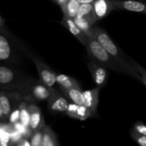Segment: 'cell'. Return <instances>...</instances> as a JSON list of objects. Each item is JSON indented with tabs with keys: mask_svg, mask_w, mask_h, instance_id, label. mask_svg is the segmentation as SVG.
I'll use <instances>...</instances> for the list:
<instances>
[{
	"mask_svg": "<svg viewBox=\"0 0 146 146\" xmlns=\"http://www.w3.org/2000/svg\"><path fill=\"white\" fill-rule=\"evenodd\" d=\"M96 41L101 45V46L111 55L120 66L123 70L124 74L135 78L141 81L144 86L146 84V80H144L131 66L129 62V58L127 54H125L115 43L113 42L108 33L98 26H95V34L94 36Z\"/></svg>",
	"mask_w": 146,
	"mask_h": 146,
	"instance_id": "1",
	"label": "cell"
},
{
	"mask_svg": "<svg viewBox=\"0 0 146 146\" xmlns=\"http://www.w3.org/2000/svg\"><path fill=\"white\" fill-rule=\"evenodd\" d=\"M23 100L29 103L47 101L56 92L53 87H48L40 80L25 76L17 88Z\"/></svg>",
	"mask_w": 146,
	"mask_h": 146,
	"instance_id": "2",
	"label": "cell"
},
{
	"mask_svg": "<svg viewBox=\"0 0 146 146\" xmlns=\"http://www.w3.org/2000/svg\"><path fill=\"white\" fill-rule=\"evenodd\" d=\"M85 47L86 48L87 54L91 59L94 60L106 68H110L115 72L124 74L123 70L119 64L108 54L94 37L88 38Z\"/></svg>",
	"mask_w": 146,
	"mask_h": 146,
	"instance_id": "3",
	"label": "cell"
},
{
	"mask_svg": "<svg viewBox=\"0 0 146 146\" xmlns=\"http://www.w3.org/2000/svg\"><path fill=\"white\" fill-rule=\"evenodd\" d=\"M18 41L9 31L0 30V63L18 65L20 62Z\"/></svg>",
	"mask_w": 146,
	"mask_h": 146,
	"instance_id": "4",
	"label": "cell"
},
{
	"mask_svg": "<svg viewBox=\"0 0 146 146\" xmlns=\"http://www.w3.org/2000/svg\"><path fill=\"white\" fill-rule=\"evenodd\" d=\"M17 47H18L19 50L20 51L26 54L34 63L36 68L37 71H38L40 81H42L47 86H54L56 83V74L51 69V67L48 66L44 61H42L39 57L37 56L35 54H34L24 44H21L19 40L18 41Z\"/></svg>",
	"mask_w": 146,
	"mask_h": 146,
	"instance_id": "5",
	"label": "cell"
},
{
	"mask_svg": "<svg viewBox=\"0 0 146 146\" xmlns=\"http://www.w3.org/2000/svg\"><path fill=\"white\" fill-rule=\"evenodd\" d=\"M25 75L11 66L0 63V89L6 91L17 90Z\"/></svg>",
	"mask_w": 146,
	"mask_h": 146,
	"instance_id": "6",
	"label": "cell"
},
{
	"mask_svg": "<svg viewBox=\"0 0 146 146\" xmlns=\"http://www.w3.org/2000/svg\"><path fill=\"white\" fill-rule=\"evenodd\" d=\"M22 99L21 94L18 90L6 91L0 89V106L7 121L11 110L16 105L19 104Z\"/></svg>",
	"mask_w": 146,
	"mask_h": 146,
	"instance_id": "7",
	"label": "cell"
},
{
	"mask_svg": "<svg viewBox=\"0 0 146 146\" xmlns=\"http://www.w3.org/2000/svg\"><path fill=\"white\" fill-rule=\"evenodd\" d=\"M87 66L96 87L101 89L105 86L108 78L107 68L91 58L87 61Z\"/></svg>",
	"mask_w": 146,
	"mask_h": 146,
	"instance_id": "8",
	"label": "cell"
},
{
	"mask_svg": "<svg viewBox=\"0 0 146 146\" xmlns=\"http://www.w3.org/2000/svg\"><path fill=\"white\" fill-rule=\"evenodd\" d=\"M113 10H126L133 12L146 13L145 3L139 0H111Z\"/></svg>",
	"mask_w": 146,
	"mask_h": 146,
	"instance_id": "9",
	"label": "cell"
},
{
	"mask_svg": "<svg viewBox=\"0 0 146 146\" xmlns=\"http://www.w3.org/2000/svg\"><path fill=\"white\" fill-rule=\"evenodd\" d=\"M68 104V101L65 96L58 91L47 100L48 110L53 113H66Z\"/></svg>",
	"mask_w": 146,
	"mask_h": 146,
	"instance_id": "10",
	"label": "cell"
},
{
	"mask_svg": "<svg viewBox=\"0 0 146 146\" xmlns=\"http://www.w3.org/2000/svg\"><path fill=\"white\" fill-rule=\"evenodd\" d=\"M29 128L32 132L38 130L42 129L45 125V121L43 117L41 109L36 105L34 103L29 104Z\"/></svg>",
	"mask_w": 146,
	"mask_h": 146,
	"instance_id": "11",
	"label": "cell"
},
{
	"mask_svg": "<svg viewBox=\"0 0 146 146\" xmlns=\"http://www.w3.org/2000/svg\"><path fill=\"white\" fill-rule=\"evenodd\" d=\"M61 24L65 28H66L80 41V43L84 46H85L87 41H88V37L84 32H82L81 29L77 27V25L74 23V19L72 18L64 16L62 20L61 21Z\"/></svg>",
	"mask_w": 146,
	"mask_h": 146,
	"instance_id": "12",
	"label": "cell"
},
{
	"mask_svg": "<svg viewBox=\"0 0 146 146\" xmlns=\"http://www.w3.org/2000/svg\"><path fill=\"white\" fill-rule=\"evenodd\" d=\"M99 92L100 88L98 87L91 90L83 91L84 106H85L87 108H88L94 115L96 113L97 111Z\"/></svg>",
	"mask_w": 146,
	"mask_h": 146,
	"instance_id": "13",
	"label": "cell"
},
{
	"mask_svg": "<svg viewBox=\"0 0 146 146\" xmlns=\"http://www.w3.org/2000/svg\"><path fill=\"white\" fill-rule=\"evenodd\" d=\"M92 6L94 14L97 21L105 18L113 11L111 0H94Z\"/></svg>",
	"mask_w": 146,
	"mask_h": 146,
	"instance_id": "14",
	"label": "cell"
},
{
	"mask_svg": "<svg viewBox=\"0 0 146 146\" xmlns=\"http://www.w3.org/2000/svg\"><path fill=\"white\" fill-rule=\"evenodd\" d=\"M59 143L57 140L55 133L51 127L48 125H44L42 128V141L41 146H58Z\"/></svg>",
	"mask_w": 146,
	"mask_h": 146,
	"instance_id": "15",
	"label": "cell"
},
{
	"mask_svg": "<svg viewBox=\"0 0 146 146\" xmlns=\"http://www.w3.org/2000/svg\"><path fill=\"white\" fill-rule=\"evenodd\" d=\"M63 94L68 100L78 105H84V95L81 88H72L69 89L61 88Z\"/></svg>",
	"mask_w": 146,
	"mask_h": 146,
	"instance_id": "16",
	"label": "cell"
},
{
	"mask_svg": "<svg viewBox=\"0 0 146 146\" xmlns=\"http://www.w3.org/2000/svg\"><path fill=\"white\" fill-rule=\"evenodd\" d=\"M79 18H84L88 20L91 24H95L97 20L93 11L92 4H81L75 16Z\"/></svg>",
	"mask_w": 146,
	"mask_h": 146,
	"instance_id": "17",
	"label": "cell"
},
{
	"mask_svg": "<svg viewBox=\"0 0 146 146\" xmlns=\"http://www.w3.org/2000/svg\"><path fill=\"white\" fill-rule=\"evenodd\" d=\"M73 19H74V23L76 24L77 27L88 38L94 37V34H95V25L94 24H91L88 20L84 18H79V17H74Z\"/></svg>",
	"mask_w": 146,
	"mask_h": 146,
	"instance_id": "18",
	"label": "cell"
},
{
	"mask_svg": "<svg viewBox=\"0 0 146 146\" xmlns=\"http://www.w3.org/2000/svg\"><path fill=\"white\" fill-rule=\"evenodd\" d=\"M56 82L59 85L60 88L69 89L72 88H80L79 84L75 78L64 74H56Z\"/></svg>",
	"mask_w": 146,
	"mask_h": 146,
	"instance_id": "19",
	"label": "cell"
},
{
	"mask_svg": "<svg viewBox=\"0 0 146 146\" xmlns=\"http://www.w3.org/2000/svg\"><path fill=\"white\" fill-rule=\"evenodd\" d=\"M80 4H81L78 2V0H68L64 7L61 8L64 16L74 18L76 15Z\"/></svg>",
	"mask_w": 146,
	"mask_h": 146,
	"instance_id": "20",
	"label": "cell"
},
{
	"mask_svg": "<svg viewBox=\"0 0 146 146\" xmlns=\"http://www.w3.org/2000/svg\"><path fill=\"white\" fill-rule=\"evenodd\" d=\"M29 102L24 101L22 99V101L20 102L19 104V109H20V114H19V121L24 125L25 126L29 127V118H30V113L29 110Z\"/></svg>",
	"mask_w": 146,
	"mask_h": 146,
	"instance_id": "21",
	"label": "cell"
},
{
	"mask_svg": "<svg viewBox=\"0 0 146 146\" xmlns=\"http://www.w3.org/2000/svg\"><path fill=\"white\" fill-rule=\"evenodd\" d=\"M93 114L88 108H87L84 105H78L76 110V119L81 120L84 121L87 118L93 116Z\"/></svg>",
	"mask_w": 146,
	"mask_h": 146,
	"instance_id": "22",
	"label": "cell"
},
{
	"mask_svg": "<svg viewBox=\"0 0 146 146\" xmlns=\"http://www.w3.org/2000/svg\"><path fill=\"white\" fill-rule=\"evenodd\" d=\"M13 125H14V128L21 133V136H22L23 138H27L29 139L30 136H31V133H32V131H31L29 127L25 126V125H23L20 121L15 123L13 124Z\"/></svg>",
	"mask_w": 146,
	"mask_h": 146,
	"instance_id": "23",
	"label": "cell"
},
{
	"mask_svg": "<svg viewBox=\"0 0 146 146\" xmlns=\"http://www.w3.org/2000/svg\"><path fill=\"white\" fill-rule=\"evenodd\" d=\"M31 146H41L42 141V129L32 132L29 138Z\"/></svg>",
	"mask_w": 146,
	"mask_h": 146,
	"instance_id": "24",
	"label": "cell"
},
{
	"mask_svg": "<svg viewBox=\"0 0 146 146\" xmlns=\"http://www.w3.org/2000/svg\"><path fill=\"white\" fill-rule=\"evenodd\" d=\"M130 135L131 138L141 146H146V135H142V134L138 133V132L135 131L133 128L130 131Z\"/></svg>",
	"mask_w": 146,
	"mask_h": 146,
	"instance_id": "25",
	"label": "cell"
},
{
	"mask_svg": "<svg viewBox=\"0 0 146 146\" xmlns=\"http://www.w3.org/2000/svg\"><path fill=\"white\" fill-rule=\"evenodd\" d=\"M22 101V100H21ZM19 104H17L13 108V109L11 110V112L10 113L9 116L8 122H9L10 123L14 124L15 123L19 121V114H20V109H19Z\"/></svg>",
	"mask_w": 146,
	"mask_h": 146,
	"instance_id": "26",
	"label": "cell"
},
{
	"mask_svg": "<svg viewBox=\"0 0 146 146\" xmlns=\"http://www.w3.org/2000/svg\"><path fill=\"white\" fill-rule=\"evenodd\" d=\"M129 62L131 63V66L133 68V69L143 78L144 80H146V71L144 69V68L143 66H141L139 64L136 62L135 60H133V58H131V57L129 58Z\"/></svg>",
	"mask_w": 146,
	"mask_h": 146,
	"instance_id": "27",
	"label": "cell"
},
{
	"mask_svg": "<svg viewBox=\"0 0 146 146\" xmlns=\"http://www.w3.org/2000/svg\"><path fill=\"white\" fill-rule=\"evenodd\" d=\"M9 134L10 135V144H11V145H15V144L22 138L21 133L18 131H17L14 128V127Z\"/></svg>",
	"mask_w": 146,
	"mask_h": 146,
	"instance_id": "28",
	"label": "cell"
},
{
	"mask_svg": "<svg viewBox=\"0 0 146 146\" xmlns=\"http://www.w3.org/2000/svg\"><path fill=\"white\" fill-rule=\"evenodd\" d=\"M0 145L8 146L11 145L10 144V135L8 133L1 131L0 134Z\"/></svg>",
	"mask_w": 146,
	"mask_h": 146,
	"instance_id": "29",
	"label": "cell"
},
{
	"mask_svg": "<svg viewBox=\"0 0 146 146\" xmlns=\"http://www.w3.org/2000/svg\"><path fill=\"white\" fill-rule=\"evenodd\" d=\"M133 128L136 132H138V133L146 135V127L143 122L135 123Z\"/></svg>",
	"mask_w": 146,
	"mask_h": 146,
	"instance_id": "30",
	"label": "cell"
},
{
	"mask_svg": "<svg viewBox=\"0 0 146 146\" xmlns=\"http://www.w3.org/2000/svg\"><path fill=\"white\" fill-rule=\"evenodd\" d=\"M17 146H31V143L29 138H21L17 143L15 144Z\"/></svg>",
	"mask_w": 146,
	"mask_h": 146,
	"instance_id": "31",
	"label": "cell"
},
{
	"mask_svg": "<svg viewBox=\"0 0 146 146\" xmlns=\"http://www.w3.org/2000/svg\"><path fill=\"white\" fill-rule=\"evenodd\" d=\"M0 30L6 31V32H8V31H9L8 30V29H7V27H6L5 21H4V19L1 17V16H0Z\"/></svg>",
	"mask_w": 146,
	"mask_h": 146,
	"instance_id": "32",
	"label": "cell"
},
{
	"mask_svg": "<svg viewBox=\"0 0 146 146\" xmlns=\"http://www.w3.org/2000/svg\"><path fill=\"white\" fill-rule=\"evenodd\" d=\"M53 1H55V2L59 6L60 8H61V7H64V5L66 4V2L68 0H53Z\"/></svg>",
	"mask_w": 146,
	"mask_h": 146,
	"instance_id": "33",
	"label": "cell"
},
{
	"mask_svg": "<svg viewBox=\"0 0 146 146\" xmlns=\"http://www.w3.org/2000/svg\"><path fill=\"white\" fill-rule=\"evenodd\" d=\"M0 121H1V122H5V121H7V120H6L5 117H4V114H3L1 106H0Z\"/></svg>",
	"mask_w": 146,
	"mask_h": 146,
	"instance_id": "34",
	"label": "cell"
},
{
	"mask_svg": "<svg viewBox=\"0 0 146 146\" xmlns=\"http://www.w3.org/2000/svg\"><path fill=\"white\" fill-rule=\"evenodd\" d=\"M94 0H78L80 4H92Z\"/></svg>",
	"mask_w": 146,
	"mask_h": 146,
	"instance_id": "35",
	"label": "cell"
},
{
	"mask_svg": "<svg viewBox=\"0 0 146 146\" xmlns=\"http://www.w3.org/2000/svg\"><path fill=\"white\" fill-rule=\"evenodd\" d=\"M1 126H0V134H1Z\"/></svg>",
	"mask_w": 146,
	"mask_h": 146,
	"instance_id": "36",
	"label": "cell"
},
{
	"mask_svg": "<svg viewBox=\"0 0 146 146\" xmlns=\"http://www.w3.org/2000/svg\"><path fill=\"white\" fill-rule=\"evenodd\" d=\"M139 1H141V0H139Z\"/></svg>",
	"mask_w": 146,
	"mask_h": 146,
	"instance_id": "37",
	"label": "cell"
}]
</instances>
